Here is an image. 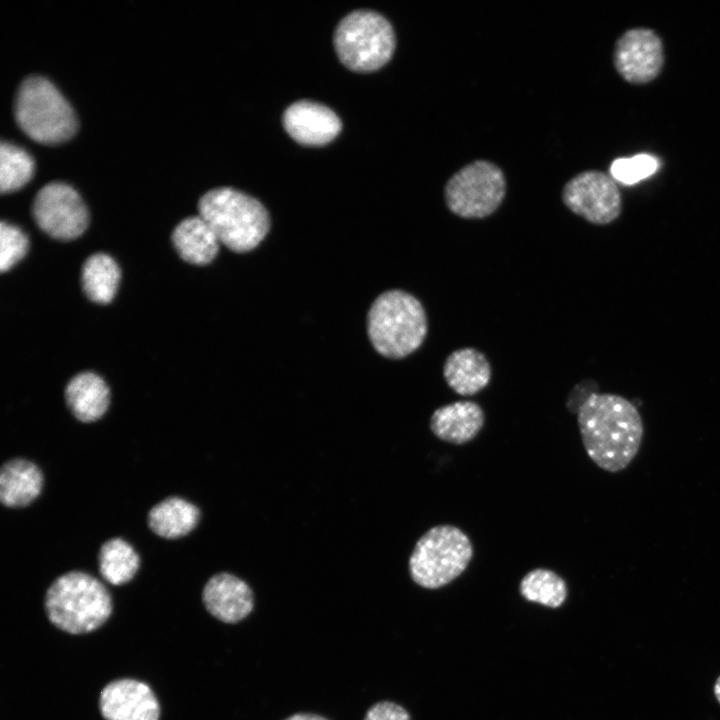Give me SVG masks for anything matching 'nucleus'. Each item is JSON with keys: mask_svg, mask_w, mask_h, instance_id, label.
Listing matches in <instances>:
<instances>
[{"mask_svg": "<svg viewBox=\"0 0 720 720\" xmlns=\"http://www.w3.org/2000/svg\"><path fill=\"white\" fill-rule=\"evenodd\" d=\"M582 443L601 469L619 472L639 451L643 422L635 405L610 393H591L577 408Z\"/></svg>", "mask_w": 720, "mask_h": 720, "instance_id": "1", "label": "nucleus"}, {"mask_svg": "<svg viewBox=\"0 0 720 720\" xmlns=\"http://www.w3.org/2000/svg\"><path fill=\"white\" fill-rule=\"evenodd\" d=\"M44 607L50 622L71 634H83L102 626L112 612L108 589L96 577L72 570L49 586Z\"/></svg>", "mask_w": 720, "mask_h": 720, "instance_id": "2", "label": "nucleus"}, {"mask_svg": "<svg viewBox=\"0 0 720 720\" xmlns=\"http://www.w3.org/2000/svg\"><path fill=\"white\" fill-rule=\"evenodd\" d=\"M369 339L378 353L404 358L415 352L428 332L422 303L412 294L395 289L379 295L368 313Z\"/></svg>", "mask_w": 720, "mask_h": 720, "instance_id": "3", "label": "nucleus"}, {"mask_svg": "<svg viewBox=\"0 0 720 720\" xmlns=\"http://www.w3.org/2000/svg\"><path fill=\"white\" fill-rule=\"evenodd\" d=\"M198 211L219 242L237 253L258 246L270 226L269 214L258 200L230 187L206 192Z\"/></svg>", "mask_w": 720, "mask_h": 720, "instance_id": "4", "label": "nucleus"}, {"mask_svg": "<svg viewBox=\"0 0 720 720\" xmlns=\"http://www.w3.org/2000/svg\"><path fill=\"white\" fill-rule=\"evenodd\" d=\"M14 114L19 127L43 144L61 143L77 129L69 102L52 82L39 75L28 76L20 84Z\"/></svg>", "mask_w": 720, "mask_h": 720, "instance_id": "5", "label": "nucleus"}, {"mask_svg": "<svg viewBox=\"0 0 720 720\" xmlns=\"http://www.w3.org/2000/svg\"><path fill=\"white\" fill-rule=\"evenodd\" d=\"M473 545L459 527L437 525L426 531L416 542L408 568L412 580L426 589L441 588L468 567Z\"/></svg>", "mask_w": 720, "mask_h": 720, "instance_id": "6", "label": "nucleus"}, {"mask_svg": "<svg viewBox=\"0 0 720 720\" xmlns=\"http://www.w3.org/2000/svg\"><path fill=\"white\" fill-rule=\"evenodd\" d=\"M335 50L350 70L370 72L386 64L395 49V34L382 15L357 10L345 16L334 34Z\"/></svg>", "mask_w": 720, "mask_h": 720, "instance_id": "7", "label": "nucleus"}, {"mask_svg": "<svg viewBox=\"0 0 720 720\" xmlns=\"http://www.w3.org/2000/svg\"><path fill=\"white\" fill-rule=\"evenodd\" d=\"M503 172L495 164L477 160L454 174L445 187L448 209L465 219H481L494 213L505 196Z\"/></svg>", "mask_w": 720, "mask_h": 720, "instance_id": "8", "label": "nucleus"}, {"mask_svg": "<svg viewBox=\"0 0 720 720\" xmlns=\"http://www.w3.org/2000/svg\"><path fill=\"white\" fill-rule=\"evenodd\" d=\"M32 213L45 233L62 241L79 237L88 226V211L83 200L64 182L44 185L34 198Z\"/></svg>", "mask_w": 720, "mask_h": 720, "instance_id": "9", "label": "nucleus"}, {"mask_svg": "<svg viewBox=\"0 0 720 720\" xmlns=\"http://www.w3.org/2000/svg\"><path fill=\"white\" fill-rule=\"evenodd\" d=\"M562 199L569 210L596 225L613 222L622 210V197L614 179L596 170L573 177L565 185Z\"/></svg>", "mask_w": 720, "mask_h": 720, "instance_id": "10", "label": "nucleus"}, {"mask_svg": "<svg viewBox=\"0 0 720 720\" xmlns=\"http://www.w3.org/2000/svg\"><path fill=\"white\" fill-rule=\"evenodd\" d=\"M614 66L621 77L631 84H645L662 71L664 48L659 35L648 28L624 32L616 41Z\"/></svg>", "mask_w": 720, "mask_h": 720, "instance_id": "11", "label": "nucleus"}, {"mask_svg": "<svg viewBox=\"0 0 720 720\" xmlns=\"http://www.w3.org/2000/svg\"><path fill=\"white\" fill-rule=\"evenodd\" d=\"M99 709L105 720H158L160 708L151 688L135 679H117L101 691Z\"/></svg>", "mask_w": 720, "mask_h": 720, "instance_id": "12", "label": "nucleus"}, {"mask_svg": "<svg viewBox=\"0 0 720 720\" xmlns=\"http://www.w3.org/2000/svg\"><path fill=\"white\" fill-rule=\"evenodd\" d=\"M282 122L287 133L298 143L321 146L332 141L341 131L339 117L327 106L301 100L284 112Z\"/></svg>", "mask_w": 720, "mask_h": 720, "instance_id": "13", "label": "nucleus"}, {"mask_svg": "<svg viewBox=\"0 0 720 720\" xmlns=\"http://www.w3.org/2000/svg\"><path fill=\"white\" fill-rule=\"evenodd\" d=\"M207 611L225 623H236L247 617L253 609L254 598L250 587L237 576L220 572L213 575L202 591Z\"/></svg>", "mask_w": 720, "mask_h": 720, "instance_id": "14", "label": "nucleus"}, {"mask_svg": "<svg viewBox=\"0 0 720 720\" xmlns=\"http://www.w3.org/2000/svg\"><path fill=\"white\" fill-rule=\"evenodd\" d=\"M485 424L482 407L470 400L437 408L430 417V430L441 441L463 445L472 441Z\"/></svg>", "mask_w": 720, "mask_h": 720, "instance_id": "15", "label": "nucleus"}, {"mask_svg": "<svg viewBox=\"0 0 720 720\" xmlns=\"http://www.w3.org/2000/svg\"><path fill=\"white\" fill-rule=\"evenodd\" d=\"M492 375L489 360L479 350L465 347L453 351L443 365L448 386L461 396H472L488 386Z\"/></svg>", "mask_w": 720, "mask_h": 720, "instance_id": "16", "label": "nucleus"}, {"mask_svg": "<svg viewBox=\"0 0 720 720\" xmlns=\"http://www.w3.org/2000/svg\"><path fill=\"white\" fill-rule=\"evenodd\" d=\"M43 474L30 460L11 458L0 468V501L8 508L30 505L41 493Z\"/></svg>", "mask_w": 720, "mask_h": 720, "instance_id": "17", "label": "nucleus"}, {"mask_svg": "<svg viewBox=\"0 0 720 720\" xmlns=\"http://www.w3.org/2000/svg\"><path fill=\"white\" fill-rule=\"evenodd\" d=\"M66 404L80 422L99 420L110 404V391L105 381L92 372L75 375L64 391Z\"/></svg>", "mask_w": 720, "mask_h": 720, "instance_id": "18", "label": "nucleus"}, {"mask_svg": "<svg viewBox=\"0 0 720 720\" xmlns=\"http://www.w3.org/2000/svg\"><path fill=\"white\" fill-rule=\"evenodd\" d=\"M200 509L178 496L164 498L147 514V525L157 536L174 540L189 534L199 523Z\"/></svg>", "mask_w": 720, "mask_h": 720, "instance_id": "19", "label": "nucleus"}, {"mask_svg": "<svg viewBox=\"0 0 720 720\" xmlns=\"http://www.w3.org/2000/svg\"><path fill=\"white\" fill-rule=\"evenodd\" d=\"M171 239L179 256L194 265L210 263L219 251L217 236L199 215L182 220L174 228Z\"/></svg>", "mask_w": 720, "mask_h": 720, "instance_id": "20", "label": "nucleus"}, {"mask_svg": "<svg viewBox=\"0 0 720 720\" xmlns=\"http://www.w3.org/2000/svg\"><path fill=\"white\" fill-rule=\"evenodd\" d=\"M120 276V269L112 257L104 253L93 254L82 266L83 291L92 302L107 304L116 294Z\"/></svg>", "mask_w": 720, "mask_h": 720, "instance_id": "21", "label": "nucleus"}, {"mask_svg": "<svg viewBox=\"0 0 720 720\" xmlns=\"http://www.w3.org/2000/svg\"><path fill=\"white\" fill-rule=\"evenodd\" d=\"M97 560L100 575L112 585L131 581L140 567L138 553L120 537L106 540L99 548Z\"/></svg>", "mask_w": 720, "mask_h": 720, "instance_id": "22", "label": "nucleus"}, {"mask_svg": "<svg viewBox=\"0 0 720 720\" xmlns=\"http://www.w3.org/2000/svg\"><path fill=\"white\" fill-rule=\"evenodd\" d=\"M519 591L527 601L550 608L560 607L567 597L565 580L556 572L546 568L529 571L520 581Z\"/></svg>", "mask_w": 720, "mask_h": 720, "instance_id": "23", "label": "nucleus"}, {"mask_svg": "<svg viewBox=\"0 0 720 720\" xmlns=\"http://www.w3.org/2000/svg\"><path fill=\"white\" fill-rule=\"evenodd\" d=\"M34 160L23 148L2 141L0 145V190L12 192L23 187L32 177Z\"/></svg>", "mask_w": 720, "mask_h": 720, "instance_id": "24", "label": "nucleus"}, {"mask_svg": "<svg viewBox=\"0 0 720 720\" xmlns=\"http://www.w3.org/2000/svg\"><path fill=\"white\" fill-rule=\"evenodd\" d=\"M658 166V160L654 156L638 154L615 159L610 166V174L614 180L632 185L654 174Z\"/></svg>", "mask_w": 720, "mask_h": 720, "instance_id": "25", "label": "nucleus"}, {"mask_svg": "<svg viewBox=\"0 0 720 720\" xmlns=\"http://www.w3.org/2000/svg\"><path fill=\"white\" fill-rule=\"evenodd\" d=\"M28 250V238L14 225L0 224V271L5 272L18 263Z\"/></svg>", "mask_w": 720, "mask_h": 720, "instance_id": "26", "label": "nucleus"}, {"mask_svg": "<svg viewBox=\"0 0 720 720\" xmlns=\"http://www.w3.org/2000/svg\"><path fill=\"white\" fill-rule=\"evenodd\" d=\"M364 720H410L408 712L392 702L382 701L373 705Z\"/></svg>", "mask_w": 720, "mask_h": 720, "instance_id": "27", "label": "nucleus"}, {"mask_svg": "<svg viewBox=\"0 0 720 720\" xmlns=\"http://www.w3.org/2000/svg\"><path fill=\"white\" fill-rule=\"evenodd\" d=\"M285 720H328L322 716L316 715V714H309V713H298L294 714Z\"/></svg>", "mask_w": 720, "mask_h": 720, "instance_id": "28", "label": "nucleus"}, {"mask_svg": "<svg viewBox=\"0 0 720 720\" xmlns=\"http://www.w3.org/2000/svg\"><path fill=\"white\" fill-rule=\"evenodd\" d=\"M714 694L717 701L720 703V676L717 678L714 684Z\"/></svg>", "mask_w": 720, "mask_h": 720, "instance_id": "29", "label": "nucleus"}]
</instances>
